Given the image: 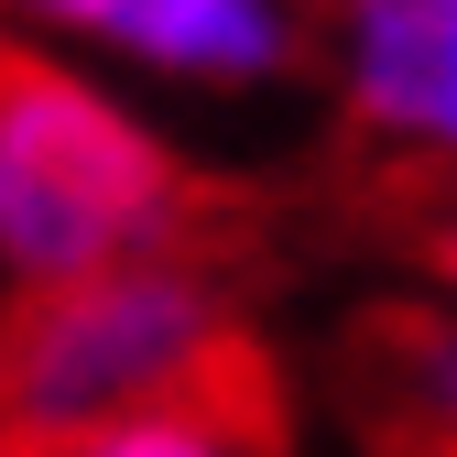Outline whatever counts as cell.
<instances>
[{"mask_svg": "<svg viewBox=\"0 0 457 457\" xmlns=\"http://www.w3.org/2000/svg\"><path fill=\"white\" fill-rule=\"evenodd\" d=\"M283 228V196L251 175H207L196 153L142 131L44 44L0 33V262L12 283H77L175 262L251 283Z\"/></svg>", "mask_w": 457, "mask_h": 457, "instance_id": "cell-1", "label": "cell"}, {"mask_svg": "<svg viewBox=\"0 0 457 457\" xmlns=\"http://www.w3.org/2000/svg\"><path fill=\"white\" fill-rule=\"evenodd\" d=\"M240 337H251L240 283L175 272V262L77 272V283H12L0 295V457L175 403Z\"/></svg>", "mask_w": 457, "mask_h": 457, "instance_id": "cell-2", "label": "cell"}, {"mask_svg": "<svg viewBox=\"0 0 457 457\" xmlns=\"http://www.w3.org/2000/svg\"><path fill=\"white\" fill-rule=\"evenodd\" d=\"M327 403L360 457H457V305L370 295L327 337Z\"/></svg>", "mask_w": 457, "mask_h": 457, "instance_id": "cell-3", "label": "cell"}, {"mask_svg": "<svg viewBox=\"0 0 457 457\" xmlns=\"http://www.w3.org/2000/svg\"><path fill=\"white\" fill-rule=\"evenodd\" d=\"M327 54L349 66V142L370 163H457V0H337Z\"/></svg>", "mask_w": 457, "mask_h": 457, "instance_id": "cell-4", "label": "cell"}, {"mask_svg": "<svg viewBox=\"0 0 457 457\" xmlns=\"http://www.w3.org/2000/svg\"><path fill=\"white\" fill-rule=\"evenodd\" d=\"M12 12H44L66 33H98V44L142 54V66L218 77V87L305 77L327 54V22L305 12V0H12Z\"/></svg>", "mask_w": 457, "mask_h": 457, "instance_id": "cell-5", "label": "cell"}, {"mask_svg": "<svg viewBox=\"0 0 457 457\" xmlns=\"http://www.w3.org/2000/svg\"><path fill=\"white\" fill-rule=\"evenodd\" d=\"M12 457H305V414H295V381H283L272 337L251 327L207 381L175 392V403L44 436V446H12Z\"/></svg>", "mask_w": 457, "mask_h": 457, "instance_id": "cell-6", "label": "cell"}, {"mask_svg": "<svg viewBox=\"0 0 457 457\" xmlns=\"http://www.w3.org/2000/svg\"><path fill=\"white\" fill-rule=\"evenodd\" d=\"M360 207H370L381 240H403L446 295H457V163H370Z\"/></svg>", "mask_w": 457, "mask_h": 457, "instance_id": "cell-7", "label": "cell"}]
</instances>
